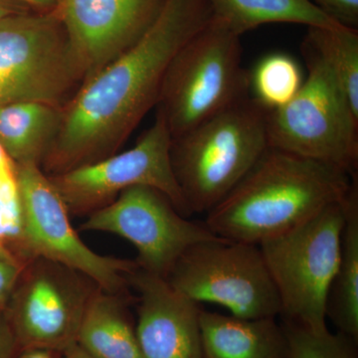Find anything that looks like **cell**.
I'll use <instances>...</instances> for the list:
<instances>
[{"instance_id": "23", "label": "cell", "mask_w": 358, "mask_h": 358, "mask_svg": "<svg viewBox=\"0 0 358 358\" xmlns=\"http://www.w3.org/2000/svg\"><path fill=\"white\" fill-rule=\"evenodd\" d=\"M287 343V358H358L357 341L338 331L329 329L315 333L305 327L282 322Z\"/></svg>"}, {"instance_id": "31", "label": "cell", "mask_w": 358, "mask_h": 358, "mask_svg": "<svg viewBox=\"0 0 358 358\" xmlns=\"http://www.w3.org/2000/svg\"><path fill=\"white\" fill-rule=\"evenodd\" d=\"M16 167L15 162L10 159L3 147L0 145V173L10 171Z\"/></svg>"}, {"instance_id": "20", "label": "cell", "mask_w": 358, "mask_h": 358, "mask_svg": "<svg viewBox=\"0 0 358 358\" xmlns=\"http://www.w3.org/2000/svg\"><path fill=\"white\" fill-rule=\"evenodd\" d=\"M308 45L329 68L358 117V32L355 28L308 27Z\"/></svg>"}, {"instance_id": "29", "label": "cell", "mask_w": 358, "mask_h": 358, "mask_svg": "<svg viewBox=\"0 0 358 358\" xmlns=\"http://www.w3.org/2000/svg\"><path fill=\"white\" fill-rule=\"evenodd\" d=\"M25 10H29V8L18 2L11 1V0H0V20L7 16Z\"/></svg>"}, {"instance_id": "11", "label": "cell", "mask_w": 358, "mask_h": 358, "mask_svg": "<svg viewBox=\"0 0 358 358\" xmlns=\"http://www.w3.org/2000/svg\"><path fill=\"white\" fill-rule=\"evenodd\" d=\"M81 229L124 238L138 252V268L164 279L186 250L218 237L206 224L188 220L166 194L145 185L124 190L90 214Z\"/></svg>"}, {"instance_id": "28", "label": "cell", "mask_w": 358, "mask_h": 358, "mask_svg": "<svg viewBox=\"0 0 358 358\" xmlns=\"http://www.w3.org/2000/svg\"><path fill=\"white\" fill-rule=\"evenodd\" d=\"M11 1L18 2L28 8H31L32 10L41 11V13L53 11L55 7V0H11Z\"/></svg>"}, {"instance_id": "30", "label": "cell", "mask_w": 358, "mask_h": 358, "mask_svg": "<svg viewBox=\"0 0 358 358\" xmlns=\"http://www.w3.org/2000/svg\"><path fill=\"white\" fill-rule=\"evenodd\" d=\"M63 357L64 358H96L93 355H90L86 350H84L81 346L75 343L69 348L63 352Z\"/></svg>"}, {"instance_id": "12", "label": "cell", "mask_w": 358, "mask_h": 358, "mask_svg": "<svg viewBox=\"0 0 358 358\" xmlns=\"http://www.w3.org/2000/svg\"><path fill=\"white\" fill-rule=\"evenodd\" d=\"M33 258H43L86 275L99 288L122 294L138 264L96 253L74 229L70 212L41 167L16 164Z\"/></svg>"}, {"instance_id": "7", "label": "cell", "mask_w": 358, "mask_h": 358, "mask_svg": "<svg viewBox=\"0 0 358 358\" xmlns=\"http://www.w3.org/2000/svg\"><path fill=\"white\" fill-rule=\"evenodd\" d=\"M83 81L54 11L25 10L0 20V107L42 102L63 108Z\"/></svg>"}, {"instance_id": "17", "label": "cell", "mask_w": 358, "mask_h": 358, "mask_svg": "<svg viewBox=\"0 0 358 358\" xmlns=\"http://www.w3.org/2000/svg\"><path fill=\"white\" fill-rule=\"evenodd\" d=\"M62 120V108L42 102L0 107V145L15 164L41 167Z\"/></svg>"}, {"instance_id": "10", "label": "cell", "mask_w": 358, "mask_h": 358, "mask_svg": "<svg viewBox=\"0 0 358 358\" xmlns=\"http://www.w3.org/2000/svg\"><path fill=\"white\" fill-rule=\"evenodd\" d=\"M96 288L77 271L33 259L21 271L3 312L20 350L63 352L75 345L85 308Z\"/></svg>"}, {"instance_id": "21", "label": "cell", "mask_w": 358, "mask_h": 358, "mask_svg": "<svg viewBox=\"0 0 358 358\" xmlns=\"http://www.w3.org/2000/svg\"><path fill=\"white\" fill-rule=\"evenodd\" d=\"M252 98L267 110L284 107L303 83L300 65L292 56L273 53L265 56L249 72Z\"/></svg>"}, {"instance_id": "32", "label": "cell", "mask_w": 358, "mask_h": 358, "mask_svg": "<svg viewBox=\"0 0 358 358\" xmlns=\"http://www.w3.org/2000/svg\"><path fill=\"white\" fill-rule=\"evenodd\" d=\"M0 260L7 261V262L13 263L15 264V265L20 266V264L16 262L15 259H14L13 257L11 256L10 254L3 248V247H2L1 244H0Z\"/></svg>"}, {"instance_id": "24", "label": "cell", "mask_w": 358, "mask_h": 358, "mask_svg": "<svg viewBox=\"0 0 358 358\" xmlns=\"http://www.w3.org/2000/svg\"><path fill=\"white\" fill-rule=\"evenodd\" d=\"M329 17L346 27L358 25V0H310Z\"/></svg>"}, {"instance_id": "16", "label": "cell", "mask_w": 358, "mask_h": 358, "mask_svg": "<svg viewBox=\"0 0 358 358\" xmlns=\"http://www.w3.org/2000/svg\"><path fill=\"white\" fill-rule=\"evenodd\" d=\"M76 343L96 358H143L122 294L99 287L85 308Z\"/></svg>"}, {"instance_id": "9", "label": "cell", "mask_w": 358, "mask_h": 358, "mask_svg": "<svg viewBox=\"0 0 358 358\" xmlns=\"http://www.w3.org/2000/svg\"><path fill=\"white\" fill-rule=\"evenodd\" d=\"M173 136L162 113L133 148L109 157L49 176L70 214L93 213L122 192L150 186L166 194L183 216L190 214L171 164Z\"/></svg>"}, {"instance_id": "3", "label": "cell", "mask_w": 358, "mask_h": 358, "mask_svg": "<svg viewBox=\"0 0 358 358\" xmlns=\"http://www.w3.org/2000/svg\"><path fill=\"white\" fill-rule=\"evenodd\" d=\"M267 113L248 96L173 138L171 164L190 214L210 211L265 152Z\"/></svg>"}, {"instance_id": "25", "label": "cell", "mask_w": 358, "mask_h": 358, "mask_svg": "<svg viewBox=\"0 0 358 358\" xmlns=\"http://www.w3.org/2000/svg\"><path fill=\"white\" fill-rule=\"evenodd\" d=\"M22 268L15 264L0 260V312L6 310Z\"/></svg>"}, {"instance_id": "8", "label": "cell", "mask_w": 358, "mask_h": 358, "mask_svg": "<svg viewBox=\"0 0 358 358\" xmlns=\"http://www.w3.org/2000/svg\"><path fill=\"white\" fill-rule=\"evenodd\" d=\"M166 280L194 303H215L242 319L275 317L279 296L259 245L224 238L193 245Z\"/></svg>"}, {"instance_id": "18", "label": "cell", "mask_w": 358, "mask_h": 358, "mask_svg": "<svg viewBox=\"0 0 358 358\" xmlns=\"http://www.w3.org/2000/svg\"><path fill=\"white\" fill-rule=\"evenodd\" d=\"M326 315L338 331L358 341V181L345 200L338 268L327 294Z\"/></svg>"}, {"instance_id": "2", "label": "cell", "mask_w": 358, "mask_h": 358, "mask_svg": "<svg viewBox=\"0 0 358 358\" xmlns=\"http://www.w3.org/2000/svg\"><path fill=\"white\" fill-rule=\"evenodd\" d=\"M357 178L333 164L268 147L204 223L216 236L260 245L343 202Z\"/></svg>"}, {"instance_id": "15", "label": "cell", "mask_w": 358, "mask_h": 358, "mask_svg": "<svg viewBox=\"0 0 358 358\" xmlns=\"http://www.w3.org/2000/svg\"><path fill=\"white\" fill-rule=\"evenodd\" d=\"M205 358H287L288 343L275 317L242 319L200 312Z\"/></svg>"}, {"instance_id": "14", "label": "cell", "mask_w": 358, "mask_h": 358, "mask_svg": "<svg viewBox=\"0 0 358 358\" xmlns=\"http://www.w3.org/2000/svg\"><path fill=\"white\" fill-rule=\"evenodd\" d=\"M138 294L136 338L143 358H205L199 303L164 278L136 268L129 277Z\"/></svg>"}, {"instance_id": "27", "label": "cell", "mask_w": 358, "mask_h": 358, "mask_svg": "<svg viewBox=\"0 0 358 358\" xmlns=\"http://www.w3.org/2000/svg\"><path fill=\"white\" fill-rule=\"evenodd\" d=\"M15 358H64L63 352L55 350H40V348H27L18 352Z\"/></svg>"}, {"instance_id": "22", "label": "cell", "mask_w": 358, "mask_h": 358, "mask_svg": "<svg viewBox=\"0 0 358 358\" xmlns=\"http://www.w3.org/2000/svg\"><path fill=\"white\" fill-rule=\"evenodd\" d=\"M0 244L22 268L35 259L26 236L24 207L16 167L0 173Z\"/></svg>"}, {"instance_id": "6", "label": "cell", "mask_w": 358, "mask_h": 358, "mask_svg": "<svg viewBox=\"0 0 358 358\" xmlns=\"http://www.w3.org/2000/svg\"><path fill=\"white\" fill-rule=\"evenodd\" d=\"M301 53L307 77L287 105L268 110V147L357 174L358 117L320 56L303 42Z\"/></svg>"}, {"instance_id": "4", "label": "cell", "mask_w": 358, "mask_h": 358, "mask_svg": "<svg viewBox=\"0 0 358 358\" xmlns=\"http://www.w3.org/2000/svg\"><path fill=\"white\" fill-rule=\"evenodd\" d=\"M240 37L212 15L176 54L157 102L173 138L248 98Z\"/></svg>"}, {"instance_id": "26", "label": "cell", "mask_w": 358, "mask_h": 358, "mask_svg": "<svg viewBox=\"0 0 358 358\" xmlns=\"http://www.w3.org/2000/svg\"><path fill=\"white\" fill-rule=\"evenodd\" d=\"M20 352L15 336L3 312H0V358H15Z\"/></svg>"}, {"instance_id": "19", "label": "cell", "mask_w": 358, "mask_h": 358, "mask_svg": "<svg viewBox=\"0 0 358 358\" xmlns=\"http://www.w3.org/2000/svg\"><path fill=\"white\" fill-rule=\"evenodd\" d=\"M210 3L214 17L239 36L270 23L308 27L341 26L310 0H210Z\"/></svg>"}, {"instance_id": "1", "label": "cell", "mask_w": 358, "mask_h": 358, "mask_svg": "<svg viewBox=\"0 0 358 358\" xmlns=\"http://www.w3.org/2000/svg\"><path fill=\"white\" fill-rule=\"evenodd\" d=\"M210 0H166L138 42L85 80L62 108L41 164L57 176L115 155L159 102L176 54L211 20Z\"/></svg>"}, {"instance_id": "5", "label": "cell", "mask_w": 358, "mask_h": 358, "mask_svg": "<svg viewBox=\"0 0 358 358\" xmlns=\"http://www.w3.org/2000/svg\"><path fill=\"white\" fill-rule=\"evenodd\" d=\"M345 200L259 245L285 322L315 333L327 329V298L341 255Z\"/></svg>"}, {"instance_id": "13", "label": "cell", "mask_w": 358, "mask_h": 358, "mask_svg": "<svg viewBox=\"0 0 358 358\" xmlns=\"http://www.w3.org/2000/svg\"><path fill=\"white\" fill-rule=\"evenodd\" d=\"M164 1L55 0L53 11L64 28L84 81L138 42Z\"/></svg>"}]
</instances>
